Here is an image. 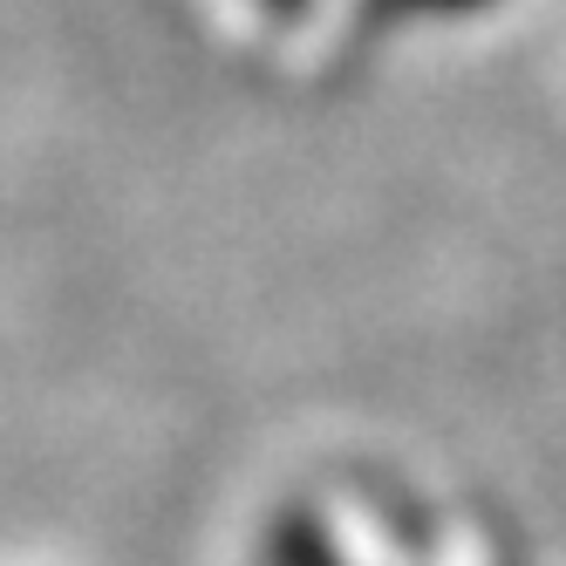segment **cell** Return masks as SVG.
Wrapping results in <instances>:
<instances>
[{
  "label": "cell",
  "mask_w": 566,
  "mask_h": 566,
  "mask_svg": "<svg viewBox=\"0 0 566 566\" xmlns=\"http://www.w3.org/2000/svg\"><path fill=\"white\" fill-rule=\"evenodd\" d=\"M402 8H443V14H458V8H478V0H402Z\"/></svg>",
  "instance_id": "obj_1"
}]
</instances>
